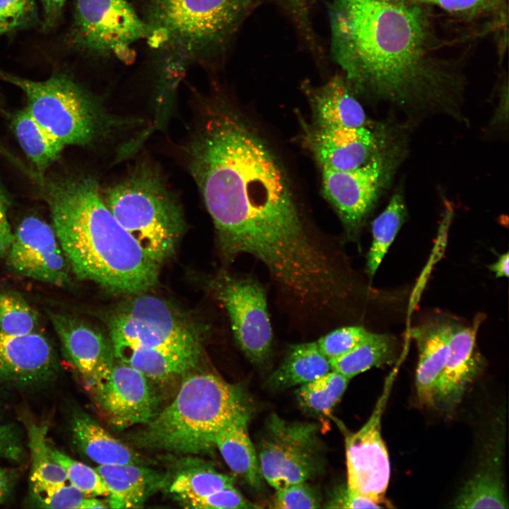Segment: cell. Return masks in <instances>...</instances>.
<instances>
[{"instance_id": "obj_7", "label": "cell", "mask_w": 509, "mask_h": 509, "mask_svg": "<svg viewBox=\"0 0 509 509\" xmlns=\"http://www.w3.org/2000/svg\"><path fill=\"white\" fill-rule=\"evenodd\" d=\"M0 77L24 92L29 112L65 146L90 144L125 124L107 113L66 74H55L42 81L1 71Z\"/></svg>"}, {"instance_id": "obj_17", "label": "cell", "mask_w": 509, "mask_h": 509, "mask_svg": "<svg viewBox=\"0 0 509 509\" xmlns=\"http://www.w3.org/2000/svg\"><path fill=\"white\" fill-rule=\"evenodd\" d=\"M49 317L66 356L92 387L114 364L111 344L99 330L76 317L49 312Z\"/></svg>"}, {"instance_id": "obj_2", "label": "cell", "mask_w": 509, "mask_h": 509, "mask_svg": "<svg viewBox=\"0 0 509 509\" xmlns=\"http://www.w3.org/2000/svg\"><path fill=\"white\" fill-rule=\"evenodd\" d=\"M328 14L332 56L352 88L404 107L442 106L457 90L419 4L332 0Z\"/></svg>"}, {"instance_id": "obj_5", "label": "cell", "mask_w": 509, "mask_h": 509, "mask_svg": "<svg viewBox=\"0 0 509 509\" xmlns=\"http://www.w3.org/2000/svg\"><path fill=\"white\" fill-rule=\"evenodd\" d=\"M255 0H136L146 40L164 60L184 66L222 51ZM133 3V2H132Z\"/></svg>"}, {"instance_id": "obj_44", "label": "cell", "mask_w": 509, "mask_h": 509, "mask_svg": "<svg viewBox=\"0 0 509 509\" xmlns=\"http://www.w3.org/2000/svg\"><path fill=\"white\" fill-rule=\"evenodd\" d=\"M8 199L0 187V257L6 255L13 238V232L8 217Z\"/></svg>"}, {"instance_id": "obj_24", "label": "cell", "mask_w": 509, "mask_h": 509, "mask_svg": "<svg viewBox=\"0 0 509 509\" xmlns=\"http://www.w3.org/2000/svg\"><path fill=\"white\" fill-rule=\"evenodd\" d=\"M250 419V415L243 416L221 428L215 435L214 447L234 474L249 486L259 489L264 479L256 449L248 434Z\"/></svg>"}, {"instance_id": "obj_16", "label": "cell", "mask_w": 509, "mask_h": 509, "mask_svg": "<svg viewBox=\"0 0 509 509\" xmlns=\"http://www.w3.org/2000/svg\"><path fill=\"white\" fill-rule=\"evenodd\" d=\"M57 370L56 351L45 335L37 332L11 335L0 331V383L42 385L50 381Z\"/></svg>"}, {"instance_id": "obj_10", "label": "cell", "mask_w": 509, "mask_h": 509, "mask_svg": "<svg viewBox=\"0 0 509 509\" xmlns=\"http://www.w3.org/2000/svg\"><path fill=\"white\" fill-rule=\"evenodd\" d=\"M147 28L128 0H74L69 43L93 57H129Z\"/></svg>"}, {"instance_id": "obj_40", "label": "cell", "mask_w": 509, "mask_h": 509, "mask_svg": "<svg viewBox=\"0 0 509 509\" xmlns=\"http://www.w3.org/2000/svg\"><path fill=\"white\" fill-rule=\"evenodd\" d=\"M321 506L319 493L307 481H303L276 490L271 507L278 509H311Z\"/></svg>"}, {"instance_id": "obj_46", "label": "cell", "mask_w": 509, "mask_h": 509, "mask_svg": "<svg viewBox=\"0 0 509 509\" xmlns=\"http://www.w3.org/2000/svg\"><path fill=\"white\" fill-rule=\"evenodd\" d=\"M16 480V470L0 467V504L9 497Z\"/></svg>"}, {"instance_id": "obj_20", "label": "cell", "mask_w": 509, "mask_h": 509, "mask_svg": "<svg viewBox=\"0 0 509 509\" xmlns=\"http://www.w3.org/2000/svg\"><path fill=\"white\" fill-rule=\"evenodd\" d=\"M452 324L435 321L412 330L411 336L419 349L416 370V389L419 402L434 406L439 378L447 362Z\"/></svg>"}, {"instance_id": "obj_3", "label": "cell", "mask_w": 509, "mask_h": 509, "mask_svg": "<svg viewBox=\"0 0 509 509\" xmlns=\"http://www.w3.org/2000/svg\"><path fill=\"white\" fill-rule=\"evenodd\" d=\"M45 199L52 228L71 271L119 294H140L158 281L152 261L120 225L90 176L50 182Z\"/></svg>"}, {"instance_id": "obj_11", "label": "cell", "mask_w": 509, "mask_h": 509, "mask_svg": "<svg viewBox=\"0 0 509 509\" xmlns=\"http://www.w3.org/2000/svg\"><path fill=\"white\" fill-rule=\"evenodd\" d=\"M211 288L228 312L240 350L250 362L264 363L271 353L273 332L264 286L253 277L225 271L213 279Z\"/></svg>"}, {"instance_id": "obj_45", "label": "cell", "mask_w": 509, "mask_h": 509, "mask_svg": "<svg viewBox=\"0 0 509 509\" xmlns=\"http://www.w3.org/2000/svg\"><path fill=\"white\" fill-rule=\"evenodd\" d=\"M42 8V28L49 30L57 26L66 0H40Z\"/></svg>"}, {"instance_id": "obj_14", "label": "cell", "mask_w": 509, "mask_h": 509, "mask_svg": "<svg viewBox=\"0 0 509 509\" xmlns=\"http://www.w3.org/2000/svg\"><path fill=\"white\" fill-rule=\"evenodd\" d=\"M6 255L21 276L60 287L70 281L71 269L52 226L37 216L22 220Z\"/></svg>"}, {"instance_id": "obj_1", "label": "cell", "mask_w": 509, "mask_h": 509, "mask_svg": "<svg viewBox=\"0 0 509 509\" xmlns=\"http://www.w3.org/2000/svg\"><path fill=\"white\" fill-rule=\"evenodd\" d=\"M184 150L226 262L253 256L283 296L329 275L337 243L309 225L279 159L237 111L218 100L204 102Z\"/></svg>"}, {"instance_id": "obj_41", "label": "cell", "mask_w": 509, "mask_h": 509, "mask_svg": "<svg viewBox=\"0 0 509 509\" xmlns=\"http://www.w3.org/2000/svg\"><path fill=\"white\" fill-rule=\"evenodd\" d=\"M416 4H433L457 15L473 16L497 7L502 0H404Z\"/></svg>"}, {"instance_id": "obj_21", "label": "cell", "mask_w": 509, "mask_h": 509, "mask_svg": "<svg viewBox=\"0 0 509 509\" xmlns=\"http://www.w3.org/2000/svg\"><path fill=\"white\" fill-rule=\"evenodd\" d=\"M107 491L111 508H139L165 481L158 472L141 464H101L95 468Z\"/></svg>"}, {"instance_id": "obj_38", "label": "cell", "mask_w": 509, "mask_h": 509, "mask_svg": "<svg viewBox=\"0 0 509 509\" xmlns=\"http://www.w3.org/2000/svg\"><path fill=\"white\" fill-rule=\"evenodd\" d=\"M40 508H106L105 503L86 496L73 485H64L48 496H32Z\"/></svg>"}, {"instance_id": "obj_48", "label": "cell", "mask_w": 509, "mask_h": 509, "mask_svg": "<svg viewBox=\"0 0 509 509\" xmlns=\"http://www.w3.org/2000/svg\"><path fill=\"white\" fill-rule=\"evenodd\" d=\"M379 1H404V0H379Z\"/></svg>"}, {"instance_id": "obj_22", "label": "cell", "mask_w": 509, "mask_h": 509, "mask_svg": "<svg viewBox=\"0 0 509 509\" xmlns=\"http://www.w3.org/2000/svg\"><path fill=\"white\" fill-rule=\"evenodd\" d=\"M310 92L319 127L367 126L365 112L344 76H333Z\"/></svg>"}, {"instance_id": "obj_36", "label": "cell", "mask_w": 509, "mask_h": 509, "mask_svg": "<svg viewBox=\"0 0 509 509\" xmlns=\"http://www.w3.org/2000/svg\"><path fill=\"white\" fill-rule=\"evenodd\" d=\"M38 22L36 0H0V36Z\"/></svg>"}, {"instance_id": "obj_29", "label": "cell", "mask_w": 509, "mask_h": 509, "mask_svg": "<svg viewBox=\"0 0 509 509\" xmlns=\"http://www.w3.org/2000/svg\"><path fill=\"white\" fill-rule=\"evenodd\" d=\"M47 427L28 424V446L31 458L30 482L32 496H48L65 485L64 469L52 457L46 439Z\"/></svg>"}, {"instance_id": "obj_31", "label": "cell", "mask_w": 509, "mask_h": 509, "mask_svg": "<svg viewBox=\"0 0 509 509\" xmlns=\"http://www.w3.org/2000/svg\"><path fill=\"white\" fill-rule=\"evenodd\" d=\"M406 209L403 197L394 194L371 226L372 242L367 255L366 272L373 276L404 223Z\"/></svg>"}, {"instance_id": "obj_30", "label": "cell", "mask_w": 509, "mask_h": 509, "mask_svg": "<svg viewBox=\"0 0 509 509\" xmlns=\"http://www.w3.org/2000/svg\"><path fill=\"white\" fill-rule=\"evenodd\" d=\"M395 356L396 343L390 335L370 332L351 351L329 363L332 370L351 380L372 368L392 363Z\"/></svg>"}, {"instance_id": "obj_12", "label": "cell", "mask_w": 509, "mask_h": 509, "mask_svg": "<svg viewBox=\"0 0 509 509\" xmlns=\"http://www.w3.org/2000/svg\"><path fill=\"white\" fill-rule=\"evenodd\" d=\"M395 157L385 151L350 170L322 168L323 191L337 211L349 240H356L363 224L394 168Z\"/></svg>"}, {"instance_id": "obj_34", "label": "cell", "mask_w": 509, "mask_h": 509, "mask_svg": "<svg viewBox=\"0 0 509 509\" xmlns=\"http://www.w3.org/2000/svg\"><path fill=\"white\" fill-rule=\"evenodd\" d=\"M39 317L36 310L16 292L0 291V331L23 335L37 332Z\"/></svg>"}, {"instance_id": "obj_18", "label": "cell", "mask_w": 509, "mask_h": 509, "mask_svg": "<svg viewBox=\"0 0 509 509\" xmlns=\"http://www.w3.org/2000/svg\"><path fill=\"white\" fill-rule=\"evenodd\" d=\"M310 143L322 168L339 171L358 168L386 151L380 134L368 126H317Z\"/></svg>"}, {"instance_id": "obj_15", "label": "cell", "mask_w": 509, "mask_h": 509, "mask_svg": "<svg viewBox=\"0 0 509 509\" xmlns=\"http://www.w3.org/2000/svg\"><path fill=\"white\" fill-rule=\"evenodd\" d=\"M92 388L108 423L116 429L147 424L156 415L157 400L147 378L127 364L114 363Z\"/></svg>"}, {"instance_id": "obj_9", "label": "cell", "mask_w": 509, "mask_h": 509, "mask_svg": "<svg viewBox=\"0 0 509 509\" xmlns=\"http://www.w3.org/2000/svg\"><path fill=\"white\" fill-rule=\"evenodd\" d=\"M317 423L287 421L276 414L266 420L256 449L262 477L275 490L307 481L323 469V446Z\"/></svg>"}, {"instance_id": "obj_25", "label": "cell", "mask_w": 509, "mask_h": 509, "mask_svg": "<svg viewBox=\"0 0 509 509\" xmlns=\"http://www.w3.org/2000/svg\"><path fill=\"white\" fill-rule=\"evenodd\" d=\"M498 443L452 502L455 508H508Z\"/></svg>"}, {"instance_id": "obj_26", "label": "cell", "mask_w": 509, "mask_h": 509, "mask_svg": "<svg viewBox=\"0 0 509 509\" xmlns=\"http://www.w3.org/2000/svg\"><path fill=\"white\" fill-rule=\"evenodd\" d=\"M330 370L329 360L320 350L316 341L300 343L289 347L267 385L271 390H285L309 382Z\"/></svg>"}, {"instance_id": "obj_39", "label": "cell", "mask_w": 509, "mask_h": 509, "mask_svg": "<svg viewBox=\"0 0 509 509\" xmlns=\"http://www.w3.org/2000/svg\"><path fill=\"white\" fill-rule=\"evenodd\" d=\"M186 508L196 509H255L259 506L247 500L234 488H225L206 496L178 501Z\"/></svg>"}, {"instance_id": "obj_23", "label": "cell", "mask_w": 509, "mask_h": 509, "mask_svg": "<svg viewBox=\"0 0 509 509\" xmlns=\"http://www.w3.org/2000/svg\"><path fill=\"white\" fill-rule=\"evenodd\" d=\"M71 432L79 450L100 465L142 464L139 455L83 412L73 414Z\"/></svg>"}, {"instance_id": "obj_37", "label": "cell", "mask_w": 509, "mask_h": 509, "mask_svg": "<svg viewBox=\"0 0 509 509\" xmlns=\"http://www.w3.org/2000/svg\"><path fill=\"white\" fill-rule=\"evenodd\" d=\"M370 333L361 326L346 325L331 329L321 336L316 342L322 353L331 360L351 351Z\"/></svg>"}, {"instance_id": "obj_6", "label": "cell", "mask_w": 509, "mask_h": 509, "mask_svg": "<svg viewBox=\"0 0 509 509\" xmlns=\"http://www.w3.org/2000/svg\"><path fill=\"white\" fill-rule=\"evenodd\" d=\"M101 193L107 209L152 261L160 265L173 254L185 222L158 170L141 163Z\"/></svg>"}, {"instance_id": "obj_33", "label": "cell", "mask_w": 509, "mask_h": 509, "mask_svg": "<svg viewBox=\"0 0 509 509\" xmlns=\"http://www.w3.org/2000/svg\"><path fill=\"white\" fill-rule=\"evenodd\" d=\"M235 479L217 472L209 465L185 469L179 472L169 485V491L178 501L206 496L234 486Z\"/></svg>"}, {"instance_id": "obj_19", "label": "cell", "mask_w": 509, "mask_h": 509, "mask_svg": "<svg viewBox=\"0 0 509 509\" xmlns=\"http://www.w3.org/2000/svg\"><path fill=\"white\" fill-rule=\"evenodd\" d=\"M476 327L453 326L447 362L439 378L435 404L449 408L462 399L481 363L476 350Z\"/></svg>"}, {"instance_id": "obj_47", "label": "cell", "mask_w": 509, "mask_h": 509, "mask_svg": "<svg viewBox=\"0 0 509 509\" xmlns=\"http://www.w3.org/2000/svg\"><path fill=\"white\" fill-rule=\"evenodd\" d=\"M488 268L495 273L496 277H508L509 274L508 253L502 254L496 262L488 266Z\"/></svg>"}, {"instance_id": "obj_32", "label": "cell", "mask_w": 509, "mask_h": 509, "mask_svg": "<svg viewBox=\"0 0 509 509\" xmlns=\"http://www.w3.org/2000/svg\"><path fill=\"white\" fill-rule=\"evenodd\" d=\"M349 380L341 373L330 370L300 385L296 392L298 402L310 414L327 416L341 398Z\"/></svg>"}, {"instance_id": "obj_43", "label": "cell", "mask_w": 509, "mask_h": 509, "mask_svg": "<svg viewBox=\"0 0 509 509\" xmlns=\"http://www.w3.org/2000/svg\"><path fill=\"white\" fill-rule=\"evenodd\" d=\"M23 446L17 428L0 423V460L18 462L23 458Z\"/></svg>"}, {"instance_id": "obj_28", "label": "cell", "mask_w": 509, "mask_h": 509, "mask_svg": "<svg viewBox=\"0 0 509 509\" xmlns=\"http://www.w3.org/2000/svg\"><path fill=\"white\" fill-rule=\"evenodd\" d=\"M13 126L18 141L40 175L61 156L65 145L37 122L27 108L14 117Z\"/></svg>"}, {"instance_id": "obj_27", "label": "cell", "mask_w": 509, "mask_h": 509, "mask_svg": "<svg viewBox=\"0 0 509 509\" xmlns=\"http://www.w3.org/2000/svg\"><path fill=\"white\" fill-rule=\"evenodd\" d=\"M200 353L201 349L134 348L122 352L116 358L146 378L160 380L181 375L193 368Z\"/></svg>"}, {"instance_id": "obj_35", "label": "cell", "mask_w": 509, "mask_h": 509, "mask_svg": "<svg viewBox=\"0 0 509 509\" xmlns=\"http://www.w3.org/2000/svg\"><path fill=\"white\" fill-rule=\"evenodd\" d=\"M48 447L52 459L64 469L71 485L88 496H108V491L95 469L72 459L49 442Z\"/></svg>"}, {"instance_id": "obj_8", "label": "cell", "mask_w": 509, "mask_h": 509, "mask_svg": "<svg viewBox=\"0 0 509 509\" xmlns=\"http://www.w3.org/2000/svg\"><path fill=\"white\" fill-rule=\"evenodd\" d=\"M107 326L115 357L134 348L201 349L199 328L170 303L153 296L124 302Z\"/></svg>"}, {"instance_id": "obj_42", "label": "cell", "mask_w": 509, "mask_h": 509, "mask_svg": "<svg viewBox=\"0 0 509 509\" xmlns=\"http://www.w3.org/2000/svg\"><path fill=\"white\" fill-rule=\"evenodd\" d=\"M329 508H382V505L363 496L346 484L337 488L324 506Z\"/></svg>"}, {"instance_id": "obj_13", "label": "cell", "mask_w": 509, "mask_h": 509, "mask_svg": "<svg viewBox=\"0 0 509 509\" xmlns=\"http://www.w3.org/2000/svg\"><path fill=\"white\" fill-rule=\"evenodd\" d=\"M394 375L391 374L386 380L366 423L356 433L347 435L345 440L347 486L382 505L386 504L385 493L391 470L388 452L381 434V421Z\"/></svg>"}, {"instance_id": "obj_4", "label": "cell", "mask_w": 509, "mask_h": 509, "mask_svg": "<svg viewBox=\"0 0 509 509\" xmlns=\"http://www.w3.org/2000/svg\"><path fill=\"white\" fill-rule=\"evenodd\" d=\"M243 389L211 373L189 375L175 398L136 435L135 443L175 454H199L214 447L216 433L251 414Z\"/></svg>"}]
</instances>
